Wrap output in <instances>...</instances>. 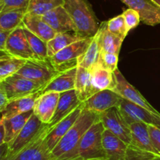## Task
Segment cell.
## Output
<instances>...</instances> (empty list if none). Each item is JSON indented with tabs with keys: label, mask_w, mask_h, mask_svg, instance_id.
<instances>
[{
	"label": "cell",
	"mask_w": 160,
	"mask_h": 160,
	"mask_svg": "<svg viewBox=\"0 0 160 160\" xmlns=\"http://www.w3.org/2000/svg\"><path fill=\"white\" fill-rule=\"evenodd\" d=\"M99 119L100 116L98 113L83 108L82 112L73 126L52 150L54 156L57 158L65 159L76 148L86 132Z\"/></svg>",
	"instance_id": "6da1fadb"
},
{
	"label": "cell",
	"mask_w": 160,
	"mask_h": 160,
	"mask_svg": "<svg viewBox=\"0 0 160 160\" xmlns=\"http://www.w3.org/2000/svg\"><path fill=\"white\" fill-rule=\"evenodd\" d=\"M64 7L71 17L77 33L84 38L94 37L100 26L88 0H65Z\"/></svg>",
	"instance_id": "7a4b0ae2"
},
{
	"label": "cell",
	"mask_w": 160,
	"mask_h": 160,
	"mask_svg": "<svg viewBox=\"0 0 160 160\" xmlns=\"http://www.w3.org/2000/svg\"><path fill=\"white\" fill-rule=\"evenodd\" d=\"M105 130L102 123L97 121L86 132L76 148L65 158H78L83 160L92 158H106L102 147V133Z\"/></svg>",
	"instance_id": "3957f363"
},
{
	"label": "cell",
	"mask_w": 160,
	"mask_h": 160,
	"mask_svg": "<svg viewBox=\"0 0 160 160\" xmlns=\"http://www.w3.org/2000/svg\"><path fill=\"white\" fill-rule=\"evenodd\" d=\"M50 130L48 124H44L29 144L15 155L5 160H57L46 143V136Z\"/></svg>",
	"instance_id": "277c9868"
},
{
	"label": "cell",
	"mask_w": 160,
	"mask_h": 160,
	"mask_svg": "<svg viewBox=\"0 0 160 160\" xmlns=\"http://www.w3.org/2000/svg\"><path fill=\"white\" fill-rule=\"evenodd\" d=\"M92 39L93 37L86 38L73 42L48 59L59 72L78 67L80 60L88 50Z\"/></svg>",
	"instance_id": "5b68a950"
},
{
	"label": "cell",
	"mask_w": 160,
	"mask_h": 160,
	"mask_svg": "<svg viewBox=\"0 0 160 160\" xmlns=\"http://www.w3.org/2000/svg\"><path fill=\"white\" fill-rule=\"evenodd\" d=\"M60 72H58L50 62L49 59L30 60L17 74L36 82L42 86H46Z\"/></svg>",
	"instance_id": "8992f818"
},
{
	"label": "cell",
	"mask_w": 160,
	"mask_h": 160,
	"mask_svg": "<svg viewBox=\"0 0 160 160\" xmlns=\"http://www.w3.org/2000/svg\"><path fill=\"white\" fill-rule=\"evenodd\" d=\"M0 86L5 89L9 100H12L34 93L45 86L15 74L0 82Z\"/></svg>",
	"instance_id": "52a82bcc"
},
{
	"label": "cell",
	"mask_w": 160,
	"mask_h": 160,
	"mask_svg": "<svg viewBox=\"0 0 160 160\" xmlns=\"http://www.w3.org/2000/svg\"><path fill=\"white\" fill-rule=\"evenodd\" d=\"M43 125V122L35 115L33 114L29 120L28 121L26 125H24V127L16 136L15 139L8 144L7 152L1 158V160H5L8 158H10L18 153L19 152H20L27 144H29L37 136Z\"/></svg>",
	"instance_id": "ba28073f"
},
{
	"label": "cell",
	"mask_w": 160,
	"mask_h": 160,
	"mask_svg": "<svg viewBox=\"0 0 160 160\" xmlns=\"http://www.w3.org/2000/svg\"><path fill=\"white\" fill-rule=\"evenodd\" d=\"M99 116L100 121L105 130L110 131L127 144H131V133L130 126L120 114L117 107H114L101 113Z\"/></svg>",
	"instance_id": "9c48e42d"
},
{
	"label": "cell",
	"mask_w": 160,
	"mask_h": 160,
	"mask_svg": "<svg viewBox=\"0 0 160 160\" xmlns=\"http://www.w3.org/2000/svg\"><path fill=\"white\" fill-rule=\"evenodd\" d=\"M115 77V86L112 90L121 96L122 98L126 99L130 101L135 103L140 106L143 107L145 109L148 110L150 112L156 115H160V113L156 109H155L146 99L140 93L138 89H136L131 84H130L126 78H124L120 71L118 68L113 72Z\"/></svg>",
	"instance_id": "30bf717a"
},
{
	"label": "cell",
	"mask_w": 160,
	"mask_h": 160,
	"mask_svg": "<svg viewBox=\"0 0 160 160\" xmlns=\"http://www.w3.org/2000/svg\"><path fill=\"white\" fill-rule=\"evenodd\" d=\"M6 53L26 61L36 59L30 46L23 26L17 28L10 34L6 42Z\"/></svg>",
	"instance_id": "8fae6325"
},
{
	"label": "cell",
	"mask_w": 160,
	"mask_h": 160,
	"mask_svg": "<svg viewBox=\"0 0 160 160\" xmlns=\"http://www.w3.org/2000/svg\"><path fill=\"white\" fill-rule=\"evenodd\" d=\"M123 98L112 89L100 90L83 102L84 108L101 114L110 108L117 107Z\"/></svg>",
	"instance_id": "7c38bea8"
},
{
	"label": "cell",
	"mask_w": 160,
	"mask_h": 160,
	"mask_svg": "<svg viewBox=\"0 0 160 160\" xmlns=\"http://www.w3.org/2000/svg\"><path fill=\"white\" fill-rule=\"evenodd\" d=\"M117 108L129 125L135 122H145L147 124L155 125L156 117L159 116L152 114L148 110L137 104L123 98Z\"/></svg>",
	"instance_id": "4fadbf2b"
},
{
	"label": "cell",
	"mask_w": 160,
	"mask_h": 160,
	"mask_svg": "<svg viewBox=\"0 0 160 160\" xmlns=\"http://www.w3.org/2000/svg\"><path fill=\"white\" fill-rule=\"evenodd\" d=\"M139 13L141 21L149 26L160 24V7L152 0H120Z\"/></svg>",
	"instance_id": "5bb4252c"
},
{
	"label": "cell",
	"mask_w": 160,
	"mask_h": 160,
	"mask_svg": "<svg viewBox=\"0 0 160 160\" xmlns=\"http://www.w3.org/2000/svg\"><path fill=\"white\" fill-rule=\"evenodd\" d=\"M43 20L56 33L77 32V28L71 17L63 6L52 9L42 16Z\"/></svg>",
	"instance_id": "9a60e30c"
},
{
	"label": "cell",
	"mask_w": 160,
	"mask_h": 160,
	"mask_svg": "<svg viewBox=\"0 0 160 160\" xmlns=\"http://www.w3.org/2000/svg\"><path fill=\"white\" fill-rule=\"evenodd\" d=\"M84 108L83 103L80 106H78L73 111H72L69 115L64 118L63 119L58 122L54 127L50 128L51 130L48 133L46 136V143L48 148L52 152L58 143L60 141V140L67 134L70 128L73 126V124L78 119L80 115L81 114Z\"/></svg>",
	"instance_id": "2e32d148"
},
{
	"label": "cell",
	"mask_w": 160,
	"mask_h": 160,
	"mask_svg": "<svg viewBox=\"0 0 160 160\" xmlns=\"http://www.w3.org/2000/svg\"><path fill=\"white\" fill-rule=\"evenodd\" d=\"M59 96V93H45L36 100L33 109L34 114L44 124H49L51 122L57 108Z\"/></svg>",
	"instance_id": "e0dca14e"
},
{
	"label": "cell",
	"mask_w": 160,
	"mask_h": 160,
	"mask_svg": "<svg viewBox=\"0 0 160 160\" xmlns=\"http://www.w3.org/2000/svg\"><path fill=\"white\" fill-rule=\"evenodd\" d=\"M81 104L82 102L78 98L75 89L61 93L54 116L48 124L50 128L54 127L58 122L69 115Z\"/></svg>",
	"instance_id": "ac0fdd59"
},
{
	"label": "cell",
	"mask_w": 160,
	"mask_h": 160,
	"mask_svg": "<svg viewBox=\"0 0 160 160\" xmlns=\"http://www.w3.org/2000/svg\"><path fill=\"white\" fill-rule=\"evenodd\" d=\"M42 89L31 95L10 100L6 108L1 111V119L12 118L22 113L33 111L36 100L42 94Z\"/></svg>",
	"instance_id": "d6986e66"
},
{
	"label": "cell",
	"mask_w": 160,
	"mask_h": 160,
	"mask_svg": "<svg viewBox=\"0 0 160 160\" xmlns=\"http://www.w3.org/2000/svg\"><path fill=\"white\" fill-rule=\"evenodd\" d=\"M128 145L109 130L103 131L102 147L107 160H125Z\"/></svg>",
	"instance_id": "ffe728a7"
},
{
	"label": "cell",
	"mask_w": 160,
	"mask_h": 160,
	"mask_svg": "<svg viewBox=\"0 0 160 160\" xmlns=\"http://www.w3.org/2000/svg\"><path fill=\"white\" fill-rule=\"evenodd\" d=\"M77 72H78V67L67 70L66 72H60L46 86H44L42 89V93L49 92L61 93L67 92L71 89H74Z\"/></svg>",
	"instance_id": "44dd1931"
},
{
	"label": "cell",
	"mask_w": 160,
	"mask_h": 160,
	"mask_svg": "<svg viewBox=\"0 0 160 160\" xmlns=\"http://www.w3.org/2000/svg\"><path fill=\"white\" fill-rule=\"evenodd\" d=\"M22 26L38 37L48 42L56 36V33L41 16L26 14Z\"/></svg>",
	"instance_id": "7402d4cb"
},
{
	"label": "cell",
	"mask_w": 160,
	"mask_h": 160,
	"mask_svg": "<svg viewBox=\"0 0 160 160\" xmlns=\"http://www.w3.org/2000/svg\"><path fill=\"white\" fill-rule=\"evenodd\" d=\"M74 89L82 103L98 92L92 83L91 71L89 69L78 66Z\"/></svg>",
	"instance_id": "603a6c76"
},
{
	"label": "cell",
	"mask_w": 160,
	"mask_h": 160,
	"mask_svg": "<svg viewBox=\"0 0 160 160\" xmlns=\"http://www.w3.org/2000/svg\"><path fill=\"white\" fill-rule=\"evenodd\" d=\"M129 126L131 133V144L142 149L160 155L152 142L148 124L145 122H135L131 124Z\"/></svg>",
	"instance_id": "cb8c5ba5"
},
{
	"label": "cell",
	"mask_w": 160,
	"mask_h": 160,
	"mask_svg": "<svg viewBox=\"0 0 160 160\" xmlns=\"http://www.w3.org/2000/svg\"><path fill=\"white\" fill-rule=\"evenodd\" d=\"M33 114H34V111H30L28 112L17 115L12 118L1 119V121L3 122L6 128V138H5L4 144H9L11 141L15 139L16 136L24 127Z\"/></svg>",
	"instance_id": "d4e9b609"
},
{
	"label": "cell",
	"mask_w": 160,
	"mask_h": 160,
	"mask_svg": "<svg viewBox=\"0 0 160 160\" xmlns=\"http://www.w3.org/2000/svg\"><path fill=\"white\" fill-rule=\"evenodd\" d=\"M90 71L92 83L98 92L103 89H113L116 83L113 72L98 64H95Z\"/></svg>",
	"instance_id": "484cf974"
},
{
	"label": "cell",
	"mask_w": 160,
	"mask_h": 160,
	"mask_svg": "<svg viewBox=\"0 0 160 160\" xmlns=\"http://www.w3.org/2000/svg\"><path fill=\"white\" fill-rule=\"evenodd\" d=\"M98 41L101 51L120 54L123 40L108 30L106 22H103L100 26L98 30Z\"/></svg>",
	"instance_id": "4316f807"
},
{
	"label": "cell",
	"mask_w": 160,
	"mask_h": 160,
	"mask_svg": "<svg viewBox=\"0 0 160 160\" xmlns=\"http://www.w3.org/2000/svg\"><path fill=\"white\" fill-rule=\"evenodd\" d=\"M86 39L77 32L57 33L53 39L48 42V58L59 53L60 50L70 45L75 42Z\"/></svg>",
	"instance_id": "83f0119b"
},
{
	"label": "cell",
	"mask_w": 160,
	"mask_h": 160,
	"mask_svg": "<svg viewBox=\"0 0 160 160\" xmlns=\"http://www.w3.org/2000/svg\"><path fill=\"white\" fill-rule=\"evenodd\" d=\"M0 57V82L17 74L28 61L15 57L9 53H1Z\"/></svg>",
	"instance_id": "f1b7e54d"
},
{
	"label": "cell",
	"mask_w": 160,
	"mask_h": 160,
	"mask_svg": "<svg viewBox=\"0 0 160 160\" xmlns=\"http://www.w3.org/2000/svg\"><path fill=\"white\" fill-rule=\"evenodd\" d=\"M27 9H15L0 13V29L14 31L22 26Z\"/></svg>",
	"instance_id": "f546056e"
},
{
	"label": "cell",
	"mask_w": 160,
	"mask_h": 160,
	"mask_svg": "<svg viewBox=\"0 0 160 160\" xmlns=\"http://www.w3.org/2000/svg\"><path fill=\"white\" fill-rule=\"evenodd\" d=\"M65 0H30L27 13L36 16H44L52 9L64 6Z\"/></svg>",
	"instance_id": "4dcf8cb0"
},
{
	"label": "cell",
	"mask_w": 160,
	"mask_h": 160,
	"mask_svg": "<svg viewBox=\"0 0 160 160\" xmlns=\"http://www.w3.org/2000/svg\"><path fill=\"white\" fill-rule=\"evenodd\" d=\"M100 53H101V48H100L99 41H98V31L97 34L93 37V39L88 50L80 60L78 66L91 70L95 64H98Z\"/></svg>",
	"instance_id": "1f68e13d"
},
{
	"label": "cell",
	"mask_w": 160,
	"mask_h": 160,
	"mask_svg": "<svg viewBox=\"0 0 160 160\" xmlns=\"http://www.w3.org/2000/svg\"><path fill=\"white\" fill-rule=\"evenodd\" d=\"M23 29H24L25 35L28 38L30 46H31L36 59L42 60V61L48 60V42L36 36L35 35L31 33L26 28H23Z\"/></svg>",
	"instance_id": "d6a6232c"
},
{
	"label": "cell",
	"mask_w": 160,
	"mask_h": 160,
	"mask_svg": "<svg viewBox=\"0 0 160 160\" xmlns=\"http://www.w3.org/2000/svg\"><path fill=\"white\" fill-rule=\"evenodd\" d=\"M125 160H160V155L141 148L131 143L128 145Z\"/></svg>",
	"instance_id": "836d02e7"
},
{
	"label": "cell",
	"mask_w": 160,
	"mask_h": 160,
	"mask_svg": "<svg viewBox=\"0 0 160 160\" xmlns=\"http://www.w3.org/2000/svg\"><path fill=\"white\" fill-rule=\"evenodd\" d=\"M106 23H107L108 30L111 33L124 40L129 31H128V28H127L123 14H120V15L110 19Z\"/></svg>",
	"instance_id": "e575fe53"
},
{
	"label": "cell",
	"mask_w": 160,
	"mask_h": 160,
	"mask_svg": "<svg viewBox=\"0 0 160 160\" xmlns=\"http://www.w3.org/2000/svg\"><path fill=\"white\" fill-rule=\"evenodd\" d=\"M119 55L109 52L101 51L98 64L104 68L114 72L117 70L118 64Z\"/></svg>",
	"instance_id": "d590c367"
},
{
	"label": "cell",
	"mask_w": 160,
	"mask_h": 160,
	"mask_svg": "<svg viewBox=\"0 0 160 160\" xmlns=\"http://www.w3.org/2000/svg\"><path fill=\"white\" fill-rule=\"evenodd\" d=\"M30 0H0V13L15 9H27Z\"/></svg>",
	"instance_id": "8d00e7d4"
},
{
	"label": "cell",
	"mask_w": 160,
	"mask_h": 160,
	"mask_svg": "<svg viewBox=\"0 0 160 160\" xmlns=\"http://www.w3.org/2000/svg\"><path fill=\"white\" fill-rule=\"evenodd\" d=\"M122 14H123V17H124L125 23H126L128 31L135 28L139 24V23H140V15L134 9L129 8V9L123 11V13Z\"/></svg>",
	"instance_id": "74e56055"
},
{
	"label": "cell",
	"mask_w": 160,
	"mask_h": 160,
	"mask_svg": "<svg viewBox=\"0 0 160 160\" xmlns=\"http://www.w3.org/2000/svg\"><path fill=\"white\" fill-rule=\"evenodd\" d=\"M148 132L155 148L160 154V128L153 124H148Z\"/></svg>",
	"instance_id": "f35d334b"
},
{
	"label": "cell",
	"mask_w": 160,
	"mask_h": 160,
	"mask_svg": "<svg viewBox=\"0 0 160 160\" xmlns=\"http://www.w3.org/2000/svg\"><path fill=\"white\" fill-rule=\"evenodd\" d=\"M12 31H11V30L0 29V51L1 53H6V42Z\"/></svg>",
	"instance_id": "ab89813d"
},
{
	"label": "cell",
	"mask_w": 160,
	"mask_h": 160,
	"mask_svg": "<svg viewBox=\"0 0 160 160\" xmlns=\"http://www.w3.org/2000/svg\"><path fill=\"white\" fill-rule=\"evenodd\" d=\"M9 101L10 100H9L5 89L0 86V111H2L6 108V105L9 103Z\"/></svg>",
	"instance_id": "60d3db41"
},
{
	"label": "cell",
	"mask_w": 160,
	"mask_h": 160,
	"mask_svg": "<svg viewBox=\"0 0 160 160\" xmlns=\"http://www.w3.org/2000/svg\"><path fill=\"white\" fill-rule=\"evenodd\" d=\"M6 138V128L2 121H0V145H2L5 143Z\"/></svg>",
	"instance_id": "b9f144b4"
},
{
	"label": "cell",
	"mask_w": 160,
	"mask_h": 160,
	"mask_svg": "<svg viewBox=\"0 0 160 160\" xmlns=\"http://www.w3.org/2000/svg\"><path fill=\"white\" fill-rule=\"evenodd\" d=\"M155 125H157L159 128H160V115L156 117V124H155Z\"/></svg>",
	"instance_id": "7bdbcfd3"
},
{
	"label": "cell",
	"mask_w": 160,
	"mask_h": 160,
	"mask_svg": "<svg viewBox=\"0 0 160 160\" xmlns=\"http://www.w3.org/2000/svg\"><path fill=\"white\" fill-rule=\"evenodd\" d=\"M152 1L153 3H156V5H158V6L160 7V0H152Z\"/></svg>",
	"instance_id": "ee69618b"
},
{
	"label": "cell",
	"mask_w": 160,
	"mask_h": 160,
	"mask_svg": "<svg viewBox=\"0 0 160 160\" xmlns=\"http://www.w3.org/2000/svg\"><path fill=\"white\" fill-rule=\"evenodd\" d=\"M87 160H107L106 158H92V159H87Z\"/></svg>",
	"instance_id": "f6af8a7d"
},
{
	"label": "cell",
	"mask_w": 160,
	"mask_h": 160,
	"mask_svg": "<svg viewBox=\"0 0 160 160\" xmlns=\"http://www.w3.org/2000/svg\"><path fill=\"white\" fill-rule=\"evenodd\" d=\"M57 160H59V159H57Z\"/></svg>",
	"instance_id": "bcb514c9"
}]
</instances>
